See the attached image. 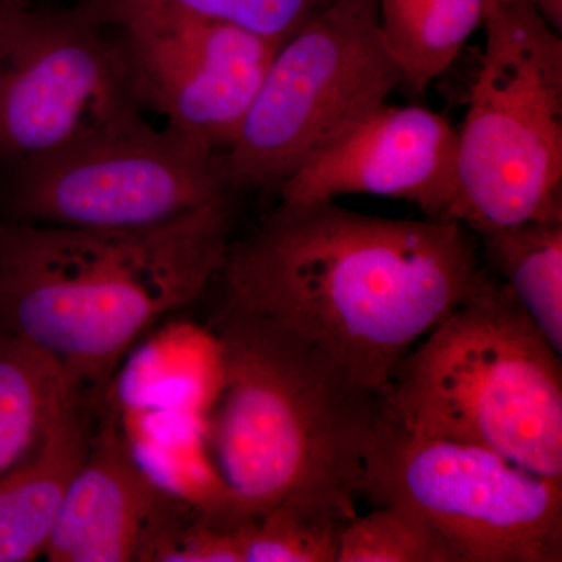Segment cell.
Instances as JSON below:
<instances>
[{
  "label": "cell",
  "instance_id": "6da1fadb",
  "mask_svg": "<svg viewBox=\"0 0 562 562\" xmlns=\"http://www.w3.org/2000/svg\"><path fill=\"white\" fill-rule=\"evenodd\" d=\"M483 269L479 239L461 222L371 216L338 201H280L246 238L232 241L220 277L225 306L297 333L380 395Z\"/></svg>",
  "mask_w": 562,
  "mask_h": 562
},
{
  "label": "cell",
  "instance_id": "7a4b0ae2",
  "mask_svg": "<svg viewBox=\"0 0 562 562\" xmlns=\"http://www.w3.org/2000/svg\"><path fill=\"white\" fill-rule=\"evenodd\" d=\"M231 244V195L136 231L0 217V330L49 355L102 403L136 339L201 297Z\"/></svg>",
  "mask_w": 562,
  "mask_h": 562
},
{
  "label": "cell",
  "instance_id": "3957f363",
  "mask_svg": "<svg viewBox=\"0 0 562 562\" xmlns=\"http://www.w3.org/2000/svg\"><path fill=\"white\" fill-rule=\"evenodd\" d=\"M214 346L217 391L206 460L244 517L295 498L355 505L382 416L379 394L301 335L225 306Z\"/></svg>",
  "mask_w": 562,
  "mask_h": 562
},
{
  "label": "cell",
  "instance_id": "277c9868",
  "mask_svg": "<svg viewBox=\"0 0 562 562\" xmlns=\"http://www.w3.org/2000/svg\"><path fill=\"white\" fill-rule=\"evenodd\" d=\"M379 397L408 430L486 447L562 482L561 355L486 268Z\"/></svg>",
  "mask_w": 562,
  "mask_h": 562
},
{
  "label": "cell",
  "instance_id": "5b68a950",
  "mask_svg": "<svg viewBox=\"0 0 562 562\" xmlns=\"http://www.w3.org/2000/svg\"><path fill=\"white\" fill-rule=\"evenodd\" d=\"M458 132V221L562 220V40L528 0H497Z\"/></svg>",
  "mask_w": 562,
  "mask_h": 562
},
{
  "label": "cell",
  "instance_id": "8992f818",
  "mask_svg": "<svg viewBox=\"0 0 562 562\" xmlns=\"http://www.w3.org/2000/svg\"><path fill=\"white\" fill-rule=\"evenodd\" d=\"M403 85L379 0H333L281 43L221 168L231 190L277 191Z\"/></svg>",
  "mask_w": 562,
  "mask_h": 562
},
{
  "label": "cell",
  "instance_id": "52a82bcc",
  "mask_svg": "<svg viewBox=\"0 0 562 562\" xmlns=\"http://www.w3.org/2000/svg\"><path fill=\"white\" fill-rule=\"evenodd\" d=\"M362 494L419 520L457 562L562 561L560 480L486 447L408 430L384 412L366 450Z\"/></svg>",
  "mask_w": 562,
  "mask_h": 562
},
{
  "label": "cell",
  "instance_id": "ba28073f",
  "mask_svg": "<svg viewBox=\"0 0 562 562\" xmlns=\"http://www.w3.org/2000/svg\"><path fill=\"white\" fill-rule=\"evenodd\" d=\"M231 192L221 151L146 120L0 172V217L136 231L179 220Z\"/></svg>",
  "mask_w": 562,
  "mask_h": 562
},
{
  "label": "cell",
  "instance_id": "9c48e42d",
  "mask_svg": "<svg viewBox=\"0 0 562 562\" xmlns=\"http://www.w3.org/2000/svg\"><path fill=\"white\" fill-rule=\"evenodd\" d=\"M113 25L21 0L0 16V172L146 121Z\"/></svg>",
  "mask_w": 562,
  "mask_h": 562
},
{
  "label": "cell",
  "instance_id": "30bf717a",
  "mask_svg": "<svg viewBox=\"0 0 562 562\" xmlns=\"http://www.w3.org/2000/svg\"><path fill=\"white\" fill-rule=\"evenodd\" d=\"M109 25L147 109L216 151L232 143L281 46L228 22L173 11Z\"/></svg>",
  "mask_w": 562,
  "mask_h": 562
},
{
  "label": "cell",
  "instance_id": "8fae6325",
  "mask_svg": "<svg viewBox=\"0 0 562 562\" xmlns=\"http://www.w3.org/2000/svg\"><path fill=\"white\" fill-rule=\"evenodd\" d=\"M281 202L379 195L413 203L427 220L458 221V132L424 106L383 103L301 166L279 188Z\"/></svg>",
  "mask_w": 562,
  "mask_h": 562
},
{
  "label": "cell",
  "instance_id": "7c38bea8",
  "mask_svg": "<svg viewBox=\"0 0 562 562\" xmlns=\"http://www.w3.org/2000/svg\"><path fill=\"white\" fill-rule=\"evenodd\" d=\"M102 405L43 560L144 562L155 535L179 501V494L161 486L140 465L120 420L114 413H103Z\"/></svg>",
  "mask_w": 562,
  "mask_h": 562
},
{
  "label": "cell",
  "instance_id": "4fadbf2b",
  "mask_svg": "<svg viewBox=\"0 0 562 562\" xmlns=\"http://www.w3.org/2000/svg\"><path fill=\"white\" fill-rule=\"evenodd\" d=\"M101 405L90 398L74 403L36 452L0 479V562L43 558Z\"/></svg>",
  "mask_w": 562,
  "mask_h": 562
},
{
  "label": "cell",
  "instance_id": "5bb4252c",
  "mask_svg": "<svg viewBox=\"0 0 562 562\" xmlns=\"http://www.w3.org/2000/svg\"><path fill=\"white\" fill-rule=\"evenodd\" d=\"M81 398L88 397L54 358L0 330V479L31 458Z\"/></svg>",
  "mask_w": 562,
  "mask_h": 562
},
{
  "label": "cell",
  "instance_id": "9a60e30c",
  "mask_svg": "<svg viewBox=\"0 0 562 562\" xmlns=\"http://www.w3.org/2000/svg\"><path fill=\"white\" fill-rule=\"evenodd\" d=\"M482 260L512 290L557 353H562V220L473 231Z\"/></svg>",
  "mask_w": 562,
  "mask_h": 562
},
{
  "label": "cell",
  "instance_id": "2e32d148",
  "mask_svg": "<svg viewBox=\"0 0 562 562\" xmlns=\"http://www.w3.org/2000/svg\"><path fill=\"white\" fill-rule=\"evenodd\" d=\"M497 0H379L380 24L403 85L424 94L483 27Z\"/></svg>",
  "mask_w": 562,
  "mask_h": 562
},
{
  "label": "cell",
  "instance_id": "e0dca14e",
  "mask_svg": "<svg viewBox=\"0 0 562 562\" xmlns=\"http://www.w3.org/2000/svg\"><path fill=\"white\" fill-rule=\"evenodd\" d=\"M355 517V505L335 498L280 503L251 524L244 562H336Z\"/></svg>",
  "mask_w": 562,
  "mask_h": 562
},
{
  "label": "cell",
  "instance_id": "ac0fdd59",
  "mask_svg": "<svg viewBox=\"0 0 562 562\" xmlns=\"http://www.w3.org/2000/svg\"><path fill=\"white\" fill-rule=\"evenodd\" d=\"M333 0H80L77 5L102 24L144 11H173L238 25L284 43Z\"/></svg>",
  "mask_w": 562,
  "mask_h": 562
},
{
  "label": "cell",
  "instance_id": "d6986e66",
  "mask_svg": "<svg viewBox=\"0 0 562 562\" xmlns=\"http://www.w3.org/2000/svg\"><path fill=\"white\" fill-rule=\"evenodd\" d=\"M336 562H457L441 539L408 513L380 506L344 531Z\"/></svg>",
  "mask_w": 562,
  "mask_h": 562
},
{
  "label": "cell",
  "instance_id": "ffe728a7",
  "mask_svg": "<svg viewBox=\"0 0 562 562\" xmlns=\"http://www.w3.org/2000/svg\"><path fill=\"white\" fill-rule=\"evenodd\" d=\"M542 20L557 31H562V0H528Z\"/></svg>",
  "mask_w": 562,
  "mask_h": 562
},
{
  "label": "cell",
  "instance_id": "44dd1931",
  "mask_svg": "<svg viewBox=\"0 0 562 562\" xmlns=\"http://www.w3.org/2000/svg\"><path fill=\"white\" fill-rule=\"evenodd\" d=\"M20 2L21 0H0V16H3L11 7H14Z\"/></svg>",
  "mask_w": 562,
  "mask_h": 562
}]
</instances>
